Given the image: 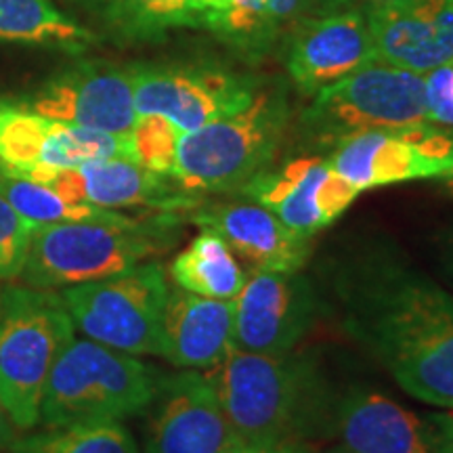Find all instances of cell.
Wrapping results in <instances>:
<instances>
[{
	"instance_id": "cell-20",
	"label": "cell",
	"mask_w": 453,
	"mask_h": 453,
	"mask_svg": "<svg viewBox=\"0 0 453 453\" xmlns=\"http://www.w3.org/2000/svg\"><path fill=\"white\" fill-rule=\"evenodd\" d=\"M234 349V300L197 296L179 286H170L160 357L180 370H211Z\"/></svg>"
},
{
	"instance_id": "cell-6",
	"label": "cell",
	"mask_w": 453,
	"mask_h": 453,
	"mask_svg": "<svg viewBox=\"0 0 453 453\" xmlns=\"http://www.w3.org/2000/svg\"><path fill=\"white\" fill-rule=\"evenodd\" d=\"M76 334L57 290L7 286L0 303V403L17 430L41 424L44 387L61 349Z\"/></svg>"
},
{
	"instance_id": "cell-10",
	"label": "cell",
	"mask_w": 453,
	"mask_h": 453,
	"mask_svg": "<svg viewBox=\"0 0 453 453\" xmlns=\"http://www.w3.org/2000/svg\"><path fill=\"white\" fill-rule=\"evenodd\" d=\"M332 168L357 191L416 179H441L453 170V130L433 122L373 128L334 145Z\"/></svg>"
},
{
	"instance_id": "cell-30",
	"label": "cell",
	"mask_w": 453,
	"mask_h": 453,
	"mask_svg": "<svg viewBox=\"0 0 453 453\" xmlns=\"http://www.w3.org/2000/svg\"><path fill=\"white\" fill-rule=\"evenodd\" d=\"M428 122L453 127V64L424 73Z\"/></svg>"
},
{
	"instance_id": "cell-8",
	"label": "cell",
	"mask_w": 453,
	"mask_h": 453,
	"mask_svg": "<svg viewBox=\"0 0 453 453\" xmlns=\"http://www.w3.org/2000/svg\"><path fill=\"white\" fill-rule=\"evenodd\" d=\"M168 292L166 269L147 260L105 280L64 288L59 294L82 336L141 357L162 355Z\"/></svg>"
},
{
	"instance_id": "cell-39",
	"label": "cell",
	"mask_w": 453,
	"mask_h": 453,
	"mask_svg": "<svg viewBox=\"0 0 453 453\" xmlns=\"http://www.w3.org/2000/svg\"><path fill=\"white\" fill-rule=\"evenodd\" d=\"M0 173H3V166H0Z\"/></svg>"
},
{
	"instance_id": "cell-28",
	"label": "cell",
	"mask_w": 453,
	"mask_h": 453,
	"mask_svg": "<svg viewBox=\"0 0 453 453\" xmlns=\"http://www.w3.org/2000/svg\"><path fill=\"white\" fill-rule=\"evenodd\" d=\"M180 130L162 116H137L130 130V157L151 173L173 177Z\"/></svg>"
},
{
	"instance_id": "cell-33",
	"label": "cell",
	"mask_w": 453,
	"mask_h": 453,
	"mask_svg": "<svg viewBox=\"0 0 453 453\" xmlns=\"http://www.w3.org/2000/svg\"><path fill=\"white\" fill-rule=\"evenodd\" d=\"M15 439V426L11 422L7 410L0 403V453H9L11 443Z\"/></svg>"
},
{
	"instance_id": "cell-1",
	"label": "cell",
	"mask_w": 453,
	"mask_h": 453,
	"mask_svg": "<svg viewBox=\"0 0 453 453\" xmlns=\"http://www.w3.org/2000/svg\"><path fill=\"white\" fill-rule=\"evenodd\" d=\"M340 326L422 403L453 411V294L399 248L364 240L327 260Z\"/></svg>"
},
{
	"instance_id": "cell-16",
	"label": "cell",
	"mask_w": 453,
	"mask_h": 453,
	"mask_svg": "<svg viewBox=\"0 0 453 453\" xmlns=\"http://www.w3.org/2000/svg\"><path fill=\"white\" fill-rule=\"evenodd\" d=\"M364 13L376 61L420 76L453 64V0H387Z\"/></svg>"
},
{
	"instance_id": "cell-2",
	"label": "cell",
	"mask_w": 453,
	"mask_h": 453,
	"mask_svg": "<svg viewBox=\"0 0 453 453\" xmlns=\"http://www.w3.org/2000/svg\"><path fill=\"white\" fill-rule=\"evenodd\" d=\"M208 378L240 441L309 443L327 437L336 388L309 350L260 355L235 347Z\"/></svg>"
},
{
	"instance_id": "cell-13",
	"label": "cell",
	"mask_w": 453,
	"mask_h": 453,
	"mask_svg": "<svg viewBox=\"0 0 453 453\" xmlns=\"http://www.w3.org/2000/svg\"><path fill=\"white\" fill-rule=\"evenodd\" d=\"M59 122L128 137L137 122L130 67L87 59L53 73L41 88L15 99Z\"/></svg>"
},
{
	"instance_id": "cell-18",
	"label": "cell",
	"mask_w": 453,
	"mask_h": 453,
	"mask_svg": "<svg viewBox=\"0 0 453 453\" xmlns=\"http://www.w3.org/2000/svg\"><path fill=\"white\" fill-rule=\"evenodd\" d=\"M73 203L120 211V208H145L151 212L196 211L203 202L185 191L173 177L151 173L128 157L95 160L78 168L61 170L47 183Z\"/></svg>"
},
{
	"instance_id": "cell-29",
	"label": "cell",
	"mask_w": 453,
	"mask_h": 453,
	"mask_svg": "<svg viewBox=\"0 0 453 453\" xmlns=\"http://www.w3.org/2000/svg\"><path fill=\"white\" fill-rule=\"evenodd\" d=\"M34 226L0 194V283L13 281L26 267Z\"/></svg>"
},
{
	"instance_id": "cell-14",
	"label": "cell",
	"mask_w": 453,
	"mask_h": 453,
	"mask_svg": "<svg viewBox=\"0 0 453 453\" xmlns=\"http://www.w3.org/2000/svg\"><path fill=\"white\" fill-rule=\"evenodd\" d=\"M141 453H226L237 437L208 373L162 376L150 405Z\"/></svg>"
},
{
	"instance_id": "cell-34",
	"label": "cell",
	"mask_w": 453,
	"mask_h": 453,
	"mask_svg": "<svg viewBox=\"0 0 453 453\" xmlns=\"http://www.w3.org/2000/svg\"><path fill=\"white\" fill-rule=\"evenodd\" d=\"M229 3V0H194V4L203 13H208V11H219L223 9L225 4Z\"/></svg>"
},
{
	"instance_id": "cell-21",
	"label": "cell",
	"mask_w": 453,
	"mask_h": 453,
	"mask_svg": "<svg viewBox=\"0 0 453 453\" xmlns=\"http://www.w3.org/2000/svg\"><path fill=\"white\" fill-rule=\"evenodd\" d=\"M307 7L309 0H229L223 9L208 11L203 27L237 53L257 59L303 19Z\"/></svg>"
},
{
	"instance_id": "cell-5",
	"label": "cell",
	"mask_w": 453,
	"mask_h": 453,
	"mask_svg": "<svg viewBox=\"0 0 453 453\" xmlns=\"http://www.w3.org/2000/svg\"><path fill=\"white\" fill-rule=\"evenodd\" d=\"M290 124L281 88H258L243 110L183 133L173 179L189 194H231L269 170Z\"/></svg>"
},
{
	"instance_id": "cell-24",
	"label": "cell",
	"mask_w": 453,
	"mask_h": 453,
	"mask_svg": "<svg viewBox=\"0 0 453 453\" xmlns=\"http://www.w3.org/2000/svg\"><path fill=\"white\" fill-rule=\"evenodd\" d=\"M55 120L0 97V166L4 174L47 185L42 156Z\"/></svg>"
},
{
	"instance_id": "cell-36",
	"label": "cell",
	"mask_w": 453,
	"mask_h": 453,
	"mask_svg": "<svg viewBox=\"0 0 453 453\" xmlns=\"http://www.w3.org/2000/svg\"><path fill=\"white\" fill-rule=\"evenodd\" d=\"M321 453H355V451H350V449H347V447H342V445H334V447H327V449H324Z\"/></svg>"
},
{
	"instance_id": "cell-25",
	"label": "cell",
	"mask_w": 453,
	"mask_h": 453,
	"mask_svg": "<svg viewBox=\"0 0 453 453\" xmlns=\"http://www.w3.org/2000/svg\"><path fill=\"white\" fill-rule=\"evenodd\" d=\"M95 36L50 0H0V42L49 44L81 50Z\"/></svg>"
},
{
	"instance_id": "cell-3",
	"label": "cell",
	"mask_w": 453,
	"mask_h": 453,
	"mask_svg": "<svg viewBox=\"0 0 453 453\" xmlns=\"http://www.w3.org/2000/svg\"><path fill=\"white\" fill-rule=\"evenodd\" d=\"M185 217L179 212H151L36 226L19 280L41 290H64L105 280L173 250Z\"/></svg>"
},
{
	"instance_id": "cell-7",
	"label": "cell",
	"mask_w": 453,
	"mask_h": 453,
	"mask_svg": "<svg viewBox=\"0 0 453 453\" xmlns=\"http://www.w3.org/2000/svg\"><path fill=\"white\" fill-rule=\"evenodd\" d=\"M428 122L424 76L372 61L317 90L300 113V130L319 145L373 128H399Z\"/></svg>"
},
{
	"instance_id": "cell-38",
	"label": "cell",
	"mask_w": 453,
	"mask_h": 453,
	"mask_svg": "<svg viewBox=\"0 0 453 453\" xmlns=\"http://www.w3.org/2000/svg\"><path fill=\"white\" fill-rule=\"evenodd\" d=\"M372 3H387V0H372Z\"/></svg>"
},
{
	"instance_id": "cell-37",
	"label": "cell",
	"mask_w": 453,
	"mask_h": 453,
	"mask_svg": "<svg viewBox=\"0 0 453 453\" xmlns=\"http://www.w3.org/2000/svg\"><path fill=\"white\" fill-rule=\"evenodd\" d=\"M3 290H4V288L0 286V303H3Z\"/></svg>"
},
{
	"instance_id": "cell-19",
	"label": "cell",
	"mask_w": 453,
	"mask_h": 453,
	"mask_svg": "<svg viewBox=\"0 0 453 453\" xmlns=\"http://www.w3.org/2000/svg\"><path fill=\"white\" fill-rule=\"evenodd\" d=\"M191 220L217 231L252 273L300 271L313 252V237L290 229L257 202H202Z\"/></svg>"
},
{
	"instance_id": "cell-9",
	"label": "cell",
	"mask_w": 453,
	"mask_h": 453,
	"mask_svg": "<svg viewBox=\"0 0 453 453\" xmlns=\"http://www.w3.org/2000/svg\"><path fill=\"white\" fill-rule=\"evenodd\" d=\"M327 437L355 453H453V413L405 407L378 390L334 396Z\"/></svg>"
},
{
	"instance_id": "cell-23",
	"label": "cell",
	"mask_w": 453,
	"mask_h": 453,
	"mask_svg": "<svg viewBox=\"0 0 453 453\" xmlns=\"http://www.w3.org/2000/svg\"><path fill=\"white\" fill-rule=\"evenodd\" d=\"M200 234L170 265L174 286L197 296L234 300L248 275L217 231L200 226Z\"/></svg>"
},
{
	"instance_id": "cell-17",
	"label": "cell",
	"mask_w": 453,
	"mask_h": 453,
	"mask_svg": "<svg viewBox=\"0 0 453 453\" xmlns=\"http://www.w3.org/2000/svg\"><path fill=\"white\" fill-rule=\"evenodd\" d=\"M372 61L376 50L364 11L303 17L288 36L286 70L303 93L315 95Z\"/></svg>"
},
{
	"instance_id": "cell-27",
	"label": "cell",
	"mask_w": 453,
	"mask_h": 453,
	"mask_svg": "<svg viewBox=\"0 0 453 453\" xmlns=\"http://www.w3.org/2000/svg\"><path fill=\"white\" fill-rule=\"evenodd\" d=\"M0 194L7 197L17 214H21L34 229L36 226L73 223L110 217L113 211L93 206V203H73L61 197L53 187L34 183V180L11 177L0 173Z\"/></svg>"
},
{
	"instance_id": "cell-32",
	"label": "cell",
	"mask_w": 453,
	"mask_h": 453,
	"mask_svg": "<svg viewBox=\"0 0 453 453\" xmlns=\"http://www.w3.org/2000/svg\"><path fill=\"white\" fill-rule=\"evenodd\" d=\"M434 258H437L441 271L447 281L453 286V223L443 226L434 237Z\"/></svg>"
},
{
	"instance_id": "cell-35",
	"label": "cell",
	"mask_w": 453,
	"mask_h": 453,
	"mask_svg": "<svg viewBox=\"0 0 453 453\" xmlns=\"http://www.w3.org/2000/svg\"><path fill=\"white\" fill-rule=\"evenodd\" d=\"M441 183H443V189L447 191V194L453 196V170L451 173H447L445 177H441Z\"/></svg>"
},
{
	"instance_id": "cell-11",
	"label": "cell",
	"mask_w": 453,
	"mask_h": 453,
	"mask_svg": "<svg viewBox=\"0 0 453 453\" xmlns=\"http://www.w3.org/2000/svg\"><path fill=\"white\" fill-rule=\"evenodd\" d=\"M137 116H162L180 133L240 111L258 93L254 78L203 65H130Z\"/></svg>"
},
{
	"instance_id": "cell-31",
	"label": "cell",
	"mask_w": 453,
	"mask_h": 453,
	"mask_svg": "<svg viewBox=\"0 0 453 453\" xmlns=\"http://www.w3.org/2000/svg\"><path fill=\"white\" fill-rule=\"evenodd\" d=\"M226 453H313L309 443H246L237 439Z\"/></svg>"
},
{
	"instance_id": "cell-4",
	"label": "cell",
	"mask_w": 453,
	"mask_h": 453,
	"mask_svg": "<svg viewBox=\"0 0 453 453\" xmlns=\"http://www.w3.org/2000/svg\"><path fill=\"white\" fill-rule=\"evenodd\" d=\"M160 382L154 365L73 334L44 387L41 424L124 422L150 410Z\"/></svg>"
},
{
	"instance_id": "cell-15",
	"label": "cell",
	"mask_w": 453,
	"mask_h": 453,
	"mask_svg": "<svg viewBox=\"0 0 453 453\" xmlns=\"http://www.w3.org/2000/svg\"><path fill=\"white\" fill-rule=\"evenodd\" d=\"M298 234L313 237L336 223L359 191L344 180L327 157H296L280 170H265L242 189Z\"/></svg>"
},
{
	"instance_id": "cell-22",
	"label": "cell",
	"mask_w": 453,
	"mask_h": 453,
	"mask_svg": "<svg viewBox=\"0 0 453 453\" xmlns=\"http://www.w3.org/2000/svg\"><path fill=\"white\" fill-rule=\"evenodd\" d=\"M122 41H160L173 27L203 26L194 0H72Z\"/></svg>"
},
{
	"instance_id": "cell-12",
	"label": "cell",
	"mask_w": 453,
	"mask_h": 453,
	"mask_svg": "<svg viewBox=\"0 0 453 453\" xmlns=\"http://www.w3.org/2000/svg\"><path fill=\"white\" fill-rule=\"evenodd\" d=\"M324 296L303 271H258L234 298L235 347L260 355L290 353L313 330Z\"/></svg>"
},
{
	"instance_id": "cell-26",
	"label": "cell",
	"mask_w": 453,
	"mask_h": 453,
	"mask_svg": "<svg viewBox=\"0 0 453 453\" xmlns=\"http://www.w3.org/2000/svg\"><path fill=\"white\" fill-rule=\"evenodd\" d=\"M9 453H141V449L124 422H99L44 426L38 433L15 437Z\"/></svg>"
}]
</instances>
